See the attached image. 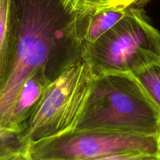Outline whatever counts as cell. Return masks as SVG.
<instances>
[{
	"label": "cell",
	"instance_id": "cell-5",
	"mask_svg": "<svg viewBox=\"0 0 160 160\" xmlns=\"http://www.w3.org/2000/svg\"><path fill=\"white\" fill-rule=\"evenodd\" d=\"M32 160H88L123 151L160 155V135L75 130L31 142Z\"/></svg>",
	"mask_w": 160,
	"mask_h": 160
},
{
	"label": "cell",
	"instance_id": "cell-8",
	"mask_svg": "<svg viewBox=\"0 0 160 160\" xmlns=\"http://www.w3.org/2000/svg\"><path fill=\"white\" fill-rule=\"evenodd\" d=\"M11 0H0V89L9 76L11 67Z\"/></svg>",
	"mask_w": 160,
	"mask_h": 160
},
{
	"label": "cell",
	"instance_id": "cell-1",
	"mask_svg": "<svg viewBox=\"0 0 160 160\" xmlns=\"http://www.w3.org/2000/svg\"><path fill=\"white\" fill-rule=\"evenodd\" d=\"M74 13L66 9L62 0H11V67L0 89L2 124L12 128L16 98L33 72L44 68L53 80L67 65L82 58Z\"/></svg>",
	"mask_w": 160,
	"mask_h": 160
},
{
	"label": "cell",
	"instance_id": "cell-6",
	"mask_svg": "<svg viewBox=\"0 0 160 160\" xmlns=\"http://www.w3.org/2000/svg\"><path fill=\"white\" fill-rule=\"evenodd\" d=\"M128 7L92 8L74 13L75 34L81 49L93 44L118 23Z\"/></svg>",
	"mask_w": 160,
	"mask_h": 160
},
{
	"label": "cell",
	"instance_id": "cell-4",
	"mask_svg": "<svg viewBox=\"0 0 160 160\" xmlns=\"http://www.w3.org/2000/svg\"><path fill=\"white\" fill-rule=\"evenodd\" d=\"M94 75L83 58L67 65L48 85L20 138L30 144L74 129L88 98Z\"/></svg>",
	"mask_w": 160,
	"mask_h": 160
},
{
	"label": "cell",
	"instance_id": "cell-2",
	"mask_svg": "<svg viewBox=\"0 0 160 160\" xmlns=\"http://www.w3.org/2000/svg\"><path fill=\"white\" fill-rule=\"evenodd\" d=\"M74 129L160 135V111L131 73L97 75Z\"/></svg>",
	"mask_w": 160,
	"mask_h": 160
},
{
	"label": "cell",
	"instance_id": "cell-11",
	"mask_svg": "<svg viewBox=\"0 0 160 160\" xmlns=\"http://www.w3.org/2000/svg\"><path fill=\"white\" fill-rule=\"evenodd\" d=\"M88 160H160V155L142 151H123Z\"/></svg>",
	"mask_w": 160,
	"mask_h": 160
},
{
	"label": "cell",
	"instance_id": "cell-15",
	"mask_svg": "<svg viewBox=\"0 0 160 160\" xmlns=\"http://www.w3.org/2000/svg\"><path fill=\"white\" fill-rule=\"evenodd\" d=\"M152 0H131L130 1V6H134V7H141L145 6Z\"/></svg>",
	"mask_w": 160,
	"mask_h": 160
},
{
	"label": "cell",
	"instance_id": "cell-14",
	"mask_svg": "<svg viewBox=\"0 0 160 160\" xmlns=\"http://www.w3.org/2000/svg\"><path fill=\"white\" fill-rule=\"evenodd\" d=\"M131 0H99L92 8H109V7H130Z\"/></svg>",
	"mask_w": 160,
	"mask_h": 160
},
{
	"label": "cell",
	"instance_id": "cell-7",
	"mask_svg": "<svg viewBox=\"0 0 160 160\" xmlns=\"http://www.w3.org/2000/svg\"><path fill=\"white\" fill-rule=\"evenodd\" d=\"M52 80L44 68L33 72L22 85L14 104L11 128L21 132L25 123L35 112Z\"/></svg>",
	"mask_w": 160,
	"mask_h": 160
},
{
	"label": "cell",
	"instance_id": "cell-3",
	"mask_svg": "<svg viewBox=\"0 0 160 160\" xmlns=\"http://www.w3.org/2000/svg\"><path fill=\"white\" fill-rule=\"evenodd\" d=\"M82 58L94 75L131 73L160 59V32L139 7L126 15L95 43L83 48Z\"/></svg>",
	"mask_w": 160,
	"mask_h": 160
},
{
	"label": "cell",
	"instance_id": "cell-10",
	"mask_svg": "<svg viewBox=\"0 0 160 160\" xmlns=\"http://www.w3.org/2000/svg\"><path fill=\"white\" fill-rule=\"evenodd\" d=\"M29 144L22 141L0 146V160H32L28 150Z\"/></svg>",
	"mask_w": 160,
	"mask_h": 160
},
{
	"label": "cell",
	"instance_id": "cell-12",
	"mask_svg": "<svg viewBox=\"0 0 160 160\" xmlns=\"http://www.w3.org/2000/svg\"><path fill=\"white\" fill-rule=\"evenodd\" d=\"M20 141L22 140L20 138V133L19 131L4 126L0 123V146L15 143Z\"/></svg>",
	"mask_w": 160,
	"mask_h": 160
},
{
	"label": "cell",
	"instance_id": "cell-13",
	"mask_svg": "<svg viewBox=\"0 0 160 160\" xmlns=\"http://www.w3.org/2000/svg\"><path fill=\"white\" fill-rule=\"evenodd\" d=\"M65 8L71 12H80L81 10L92 8L99 0H62Z\"/></svg>",
	"mask_w": 160,
	"mask_h": 160
},
{
	"label": "cell",
	"instance_id": "cell-9",
	"mask_svg": "<svg viewBox=\"0 0 160 160\" xmlns=\"http://www.w3.org/2000/svg\"><path fill=\"white\" fill-rule=\"evenodd\" d=\"M160 111V59L132 73Z\"/></svg>",
	"mask_w": 160,
	"mask_h": 160
}]
</instances>
